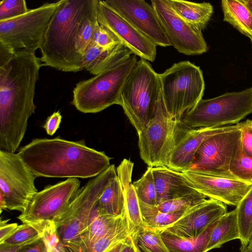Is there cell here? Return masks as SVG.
<instances>
[{
    "mask_svg": "<svg viewBox=\"0 0 252 252\" xmlns=\"http://www.w3.org/2000/svg\"><path fill=\"white\" fill-rule=\"evenodd\" d=\"M43 66L35 53H14L0 66V150L15 153L35 113V86Z\"/></svg>",
    "mask_w": 252,
    "mask_h": 252,
    "instance_id": "1",
    "label": "cell"
},
{
    "mask_svg": "<svg viewBox=\"0 0 252 252\" xmlns=\"http://www.w3.org/2000/svg\"><path fill=\"white\" fill-rule=\"evenodd\" d=\"M18 153L37 177H95L111 165L110 157L88 147L83 140L36 138Z\"/></svg>",
    "mask_w": 252,
    "mask_h": 252,
    "instance_id": "2",
    "label": "cell"
},
{
    "mask_svg": "<svg viewBox=\"0 0 252 252\" xmlns=\"http://www.w3.org/2000/svg\"><path fill=\"white\" fill-rule=\"evenodd\" d=\"M91 0H63L52 17L40 48L43 66L63 72L83 69L76 50L78 32Z\"/></svg>",
    "mask_w": 252,
    "mask_h": 252,
    "instance_id": "3",
    "label": "cell"
},
{
    "mask_svg": "<svg viewBox=\"0 0 252 252\" xmlns=\"http://www.w3.org/2000/svg\"><path fill=\"white\" fill-rule=\"evenodd\" d=\"M117 176L115 165H111L80 189L54 220L63 252H82L91 214L105 189Z\"/></svg>",
    "mask_w": 252,
    "mask_h": 252,
    "instance_id": "4",
    "label": "cell"
},
{
    "mask_svg": "<svg viewBox=\"0 0 252 252\" xmlns=\"http://www.w3.org/2000/svg\"><path fill=\"white\" fill-rule=\"evenodd\" d=\"M160 95L159 74L148 61L138 60L123 87L119 103L137 134L154 118Z\"/></svg>",
    "mask_w": 252,
    "mask_h": 252,
    "instance_id": "5",
    "label": "cell"
},
{
    "mask_svg": "<svg viewBox=\"0 0 252 252\" xmlns=\"http://www.w3.org/2000/svg\"><path fill=\"white\" fill-rule=\"evenodd\" d=\"M137 61V56L132 54L115 66L78 82L73 90L71 104L83 113H96L119 105L123 87Z\"/></svg>",
    "mask_w": 252,
    "mask_h": 252,
    "instance_id": "6",
    "label": "cell"
},
{
    "mask_svg": "<svg viewBox=\"0 0 252 252\" xmlns=\"http://www.w3.org/2000/svg\"><path fill=\"white\" fill-rule=\"evenodd\" d=\"M166 108L174 118L181 119L202 99L205 82L200 67L189 61L173 64L159 74Z\"/></svg>",
    "mask_w": 252,
    "mask_h": 252,
    "instance_id": "7",
    "label": "cell"
},
{
    "mask_svg": "<svg viewBox=\"0 0 252 252\" xmlns=\"http://www.w3.org/2000/svg\"><path fill=\"white\" fill-rule=\"evenodd\" d=\"M252 113V87L217 97L202 98L181 120L190 128L217 127L238 124Z\"/></svg>",
    "mask_w": 252,
    "mask_h": 252,
    "instance_id": "8",
    "label": "cell"
},
{
    "mask_svg": "<svg viewBox=\"0 0 252 252\" xmlns=\"http://www.w3.org/2000/svg\"><path fill=\"white\" fill-rule=\"evenodd\" d=\"M62 0L45 3L17 17L0 21V43L14 53H35Z\"/></svg>",
    "mask_w": 252,
    "mask_h": 252,
    "instance_id": "9",
    "label": "cell"
},
{
    "mask_svg": "<svg viewBox=\"0 0 252 252\" xmlns=\"http://www.w3.org/2000/svg\"><path fill=\"white\" fill-rule=\"evenodd\" d=\"M185 126L181 119L169 114L161 92L154 118L138 133L140 156L148 167L166 166L170 151Z\"/></svg>",
    "mask_w": 252,
    "mask_h": 252,
    "instance_id": "10",
    "label": "cell"
},
{
    "mask_svg": "<svg viewBox=\"0 0 252 252\" xmlns=\"http://www.w3.org/2000/svg\"><path fill=\"white\" fill-rule=\"evenodd\" d=\"M36 178L18 153L0 150V197L7 209L21 213L27 210L38 191Z\"/></svg>",
    "mask_w": 252,
    "mask_h": 252,
    "instance_id": "11",
    "label": "cell"
},
{
    "mask_svg": "<svg viewBox=\"0 0 252 252\" xmlns=\"http://www.w3.org/2000/svg\"><path fill=\"white\" fill-rule=\"evenodd\" d=\"M242 153L238 123L234 128L205 139L197 149L188 170L234 176L230 173L229 167L232 161Z\"/></svg>",
    "mask_w": 252,
    "mask_h": 252,
    "instance_id": "12",
    "label": "cell"
},
{
    "mask_svg": "<svg viewBox=\"0 0 252 252\" xmlns=\"http://www.w3.org/2000/svg\"><path fill=\"white\" fill-rule=\"evenodd\" d=\"M80 186L77 178H69L45 187L34 194L27 210L18 219L23 223L34 224L54 221L66 209Z\"/></svg>",
    "mask_w": 252,
    "mask_h": 252,
    "instance_id": "13",
    "label": "cell"
},
{
    "mask_svg": "<svg viewBox=\"0 0 252 252\" xmlns=\"http://www.w3.org/2000/svg\"><path fill=\"white\" fill-rule=\"evenodd\" d=\"M151 2L171 46L186 55H200L208 51L201 32L178 15L168 0H152Z\"/></svg>",
    "mask_w": 252,
    "mask_h": 252,
    "instance_id": "14",
    "label": "cell"
},
{
    "mask_svg": "<svg viewBox=\"0 0 252 252\" xmlns=\"http://www.w3.org/2000/svg\"><path fill=\"white\" fill-rule=\"evenodd\" d=\"M182 173L197 191L226 205L236 207L252 187V182L234 176L191 170Z\"/></svg>",
    "mask_w": 252,
    "mask_h": 252,
    "instance_id": "15",
    "label": "cell"
},
{
    "mask_svg": "<svg viewBox=\"0 0 252 252\" xmlns=\"http://www.w3.org/2000/svg\"><path fill=\"white\" fill-rule=\"evenodd\" d=\"M96 13L99 24L109 30L133 54L149 62L155 60L157 46L103 0H98Z\"/></svg>",
    "mask_w": 252,
    "mask_h": 252,
    "instance_id": "16",
    "label": "cell"
},
{
    "mask_svg": "<svg viewBox=\"0 0 252 252\" xmlns=\"http://www.w3.org/2000/svg\"><path fill=\"white\" fill-rule=\"evenodd\" d=\"M103 1L157 46H171L152 4L144 0Z\"/></svg>",
    "mask_w": 252,
    "mask_h": 252,
    "instance_id": "17",
    "label": "cell"
},
{
    "mask_svg": "<svg viewBox=\"0 0 252 252\" xmlns=\"http://www.w3.org/2000/svg\"><path fill=\"white\" fill-rule=\"evenodd\" d=\"M236 126V124L193 129L185 125L170 151L166 166L180 172L189 169L197 149L205 139L215 134L232 129Z\"/></svg>",
    "mask_w": 252,
    "mask_h": 252,
    "instance_id": "18",
    "label": "cell"
},
{
    "mask_svg": "<svg viewBox=\"0 0 252 252\" xmlns=\"http://www.w3.org/2000/svg\"><path fill=\"white\" fill-rule=\"evenodd\" d=\"M227 213L226 204L210 198L186 210L165 230L185 237H196Z\"/></svg>",
    "mask_w": 252,
    "mask_h": 252,
    "instance_id": "19",
    "label": "cell"
},
{
    "mask_svg": "<svg viewBox=\"0 0 252 252\" xmlns=\"http://www.w3.org/2000/svg\"><path fill=\"white\" fill-rule=\"evenodd\" d=\"M152 170L157 190V205L198 192L182 172L166 166L152 167Z\"/></svg>",
    "mask_w": 252,
    "mask_h": 252,
    "instance_id": "20",
    "label": "cell"
},
{
    "mask_svg": "<svg viewBox=\"0 0 252 252\" xmlns=\"http://www.w3.org/2000/svg\"><path fill=\"white\" fill-rule=\"evenodd\" d=\"M132 54L123 42L104 48L92 41L83 57L82 67L96 75L126 60Z\"/></svg>",
    "mask_w": 252,
    "mask_h": 252,
    "instance_id": "21",
    "label": "cell"
},
{
    "mask_svg": "<svg viewBox=\"0 0 252 252\" xmlns=\"http://www.w3.org/2000/svg\"><path fill=\"white\" fill-rule=\"evenodd\" d=\"M133 167V163L129 159L124 158L117 168V177L123 191L125 211L131 235L145 226L139 199L131 181Z\"/></svg>",
    "mask_w": 252,
    "mask_h": 252,
    "instance_id": "22",
    "label": "cell"
},
{
    "mask_svg": "<svg viewBox=\"0 0 252 252\" xmlns=\"http://www.w3.org/2000/svg\"><path fill=\"white\" fill-rule=\"evenodd\" d=\"M168 1L178 15L201 32L206 27L213 13V7L209 2L197 3L181 0Z\"/></svg>",
    "mask_w": 252,
    "mask_h": 252,
    "instance_id": "23",
    "label": "cell"
},
{
    "mask_svg": "<svg viewBox=\"0 0 252 252\" xmlns=\"http://www.w3.org/2000/svg\"><path fill=\"white\" fill-rule=\"evenodd\" d=\"M218 220L196 237H182L166 230L162 231L161 237L170 252H208L210 235Z\"/></svg>",
    "mask_w": 252,
    "mask_h": 252,
    "instance_id": "24",
    "label": "cell"
},
{
    "mask_svg": "<svg viewBox=\"0 0 252 252\" xmlns=\"http://www.w3.org/2000/svg\"><path fill=\"white\" fill-rule=\"evenodd\" d=\"M223 21L231 24L252 41V14L242 0H223Z\"/></svg>",
    "mask_w": 252,
    "mask_h": 252,
    "instance_id": "25",
    "label": "cell"
},
{
    "mask_svg": "<svg viewBox=\"0 0 252 252\" xmlns=\"http://www.w3.org/2000/svg\"><path fill=\"white\" fill-rule=\"evenodd\" d=\"M237 239H240V234L235 208L218 220L211 233L207 251L220 248L224 243Z\"/></svg>",
    "mask_w": 252,
    "mask_h": 252,
    "instance_id": "26",
    "label": "cell"
},
{
    "mask_svg": "<svg viewBox=\"0 0 252 252\" xmlns=\"http://www.w3.org/2000/svg\"><path fill=\"white\" fill-rule=\"evenodd\" d=\"M100 216L117 217L125 211V203L122 187L117 176L108 185L96 204Z\"/></svg>",
    "mask_w": 252,
    "mask_h": 252,
    "instance_id": "27",
    "label": "cell"
},
{
    "mask_svg": "<svg viewBox=\"0 0 252 252\" xmlns=\"http://www.w3.org/2000/svg\"><path fill=\"white\" fill-rule=\"evenodd\" d=\"M131 235L125 211L108 231L93 245L90 252H107Z\"/></svg>",
    "mask_w": 252,
    "mask_h": 252,
    "instance_id": "28",
    "label": "cell"
},
{
    "mask_svg": "<svg viewBox=\"0 0 252 252\" xmlns=\"http://www.w3.org/2000/svg\"><path fill=\"white\" fill-rule=\"evenodd\" d=\"M143 223L148 227L165 230L176 221L186 211L172 213L160 211L157 207L139 200Z\"/></svg>",
    "mask_w": 252,
    "mask_h": 252,
    "instance_id": "29",
    "label": "cell"
},
{
    "mask_svg": "<svg viewBox=\"0 0 252 252\" xmlns=\"http://www.w3.org/2000/svg\"><path fill=\"white\" fill-rule=\"evenodd\" d=\"M97 1L98 0H91L78 32L76 50L83 59L88 47L93 41V35L98 24L96 13Z\"/></svg>",
    "mask_w": 252,
    "mask_h": 252,
    "instance_id": "30",
    "label": "cell"
},
{
    "mask_svg": "<svg viewBox=\"0 0 252 252\" xmlns=\"http://www.w3.org/2000/svg\"><path fill=\"white\" fill-rule=\"evenodd\" d=\"M120 216H100L96 205L91 214L89 225L83 240L82 252H90L94 243L108 231Z\"/></svg>",
    "mask_w": 252,
    "mask_h": 252,
    "instance_id": "31",
    "label": "cell"
},
{
    "mask_svg": "<svg viewBox=\"0 0 252 252\" xmlns=\"http://www.w3.org/2000/svg\"><path fill=\"white\" fill-rule=\"evenodd\" d=\"M162 230L145 225L131 236L140 252H170L162 240Z\"/></svg>",
    "mask_w": 252,
    "mask_h": 252,
    "instance_id": "32",
    "label": "cell"
},
{
    "mask_svg": "<svg viewBox=\"0 0 252 252\" xmlns=\"http://www.w3.org/2000/svg\"><path fill=\"white\" fill-rule=\"evenodd\" d=\"M241 245L248 244L252 233V187L236 207Z\"/></svg>",
    "mask_w": 252,
    "mask_h": 252,
    "instance_id": "33",
    "label": "cell"
},
{
    "mask_svg": "<svg viewBox=\"0 0 252 252\" xmlns=\"http://www.w3.org/2000/svg\"><path fill=\"white\" fill-rule=\"evenodd\" d=\"M148 167L143 176L133 183L138 199L146 204L157 205V194L152 170Z\"/></svg>",
    "mask_w": 252,
    "mask_h": 252,
    "instance_id": "34",
    "label": "cell"
},
{
    "mask_svg": "<svg viewBox=\"0 0 252 252\" xmlns=\"http://www.w3.org/2000/svg\"><path fill=\"white\" fill-rule=\"evenodd\" d=\"M206 197L197 192L195 193L162 202L157 205L158 208L164 213L186 211L204 201Z\"/></svg>",
    "mask_w": 252,
    "mask_h": 252,
    "instance_id": "35",
    "label": "cell"
},
{
    "mask_svg": "<svg viewBox=\"0 0 252 252\" xmlns=\"http://www.w3.org/2000/svg\"><path fill=\"white\" fill-rule=\"evenodd\" d=\"M39 236H41V230L38 225L23 223L22 224L18 225L13 233L1 243L8 245L19 244Z\"/></svg>",
    "mask_w": 252,
    "mask_h": 252,
    "instance_id": "36",
    "label": "cell"
},
{
    "mask_svg": "<svg viewBox=\"0 0 252 252\" xmlns=\"http://www.w3.org/2000/svg\"><path fill=\"white\" fill-rule=\"evenodd\" d=\"M229 172L242 181L252 182V158L247 157L242 153L231 163Z\"/></svg>",
    "mask_w": 252,
    "mask_h": 252,
    "instance_id": "37",
    "label": "cell"
},
{
    "mask_svg": "<svg viewBox=\"0 0 252 252\" xmlns=\"http://www.w3.org/2000/svg\"><path fill=\"white\" fill-rule=\"evenodd\" d=\"M29 9L25 0H1L0 1V21L17 17L26 13Z\"/></svg>",
    "mask_w": 252,
    "mask_h": 252,
    "instance_id": "38",
    "label": "cell"
},
{
    "mask_svg": "<svg viewBox=\"0 0 252 252\" xmlns=\"http://www.w3.org/2000/svg\"><path fill=\"white\" fill-rule=\"evenodd\" d=\"M38 224L41 228V236L45 239L52 252H63L57 233L54 221H48Z\"/></svg>",
    "mask_w": 252,
    "mask_h": 252,
    "instance_id": "39",
    "label": "cell"
},
{
    "mask_svg": "<svg viewBox=\"0 0 252 252\" xmlns=\"http://www.w3.org/2000/svg\"><path fill=\"white\" fill-rule=\"evenodd\" d=\"M93 42L104 48H109L122 42L109 30L99 23L95 28Z\"/></svg>",
    "mask_w": 252,
    "mask_h": 252,
    "instance_id": "40",
    "label": "cell"
},
{
    "mask_svg": "<svg viewBox=\"0 0 252 252\" xmlns=\"http://www.w3.org/2000/svg\"><path fill=\"white\" fill-rule=\"evenodd\" d=\"M241 132V143L243 153L252 158V120L239 123Z\"/></svg>",
    "mask_w": 252,
    "mask_h": 252,
    "instance_id": "41",
    "label": "cell"
},
{
    "mask_svg": "<svg viewBox=\"0 0 252 252\" xmlns=\"http://www.w3.org/2000/svg\"><path fill=\"white\" fill-rule=\"evenodd\" d=\"M18 252H52L45 239L41 236L28 244Z\"/></svg>",
    "mask_w": 252,
    "mask_h": 252,
    "instance_id": "42",
    "label": "cell"
},
{
    "mask_svg": "<svg viewBox=\"0 0 252 252\" xmlns=\"http://www.w3.org/2000/svg\"><path fill=\"white\" fill-rule=\"evenodd\" d=\"M62 115L59 111L54 112L46 121L43 126L47 134L53 135L59 128L61 121Z\"/></svg>",
    "mask_w": 252,
    "mask_h": 252,
    "instance_id": "43",
    "label": "cell"
},
{
    "mask_svg": "<svg viewBox=\"0 0 252 252\" xmlns=\"http://www.w3.org/2000/svg\"><path fill=\"white\" fill-rule=\"evenodd\" d=\"M8 220H0V243L9 237L18 226L17 223H8Z\"/></svg>",
    "mask_w": 252,
    "mask_h": 252,
    "instance_id": "44",
    "label": "cell"
},
{
    "mask_svg": "<svg viewBox=\"0 0 252 252\" xmlns=\"http://www.w3.org/2000/svg\"><path fill=\"white\" fill-rule=\"evenodd\" d=\"M41 236L36 237L26 242L16 244V245H8L4 243L0 244V252H18L26 245L30 244L37 240Z\"/></svg>",
    "mask_w": 252,
    "mask_h": 252,
    "instance_id": "45",
    "label": "cell"
},
{
    "mask_svg": "<svg viewBox=\"0 0 252 252\" xmlns=\"http://www.w3.org/2000/svg\"><path fill=\"white\" fill-rule=\"evenodd\" d=\"M120 252H140L131 235L125 242Z\"/></svg>",
    "mask_w": 252,
    "mask_h": 252,
    "instance_id": "46",
    "label": "cell"
},
{
    "mask_svg": "<svg viewBox=\"0 0 252 252\" xmlns=\"http://www.w3.org/2000/svg\"><path fill=\"white\" fill-rule=\"evenodd\" d=\"M126 241L121 242L118 243L107 252H120Z\"/></svg>",
    "mask_w": 252,
    "mask_h": 252,
    "instance_id": "47",
    "label": "cell"
},
{
    "mask_svg": "<svg viewBox=\"0 0 252 252\" xmlns=\"http://www.w3.org/2000/svg\"><path fill=\"white\" fill-rule=\"evenodd\" d=\"M252 14V0H242Z\"/></svg>",
    "mask_w": 252,
    "mask_h": 252,
    "instance_id": "48",
    "label": "cell"
},
{
    "mask_svg": "<svg viewBox=\"0 0 252 252\" xmlns=\"http://www.w3.org/2000/svg\"><path fill=\"white\" fill-rule=\"evenodd\" d=\"M240 252H252V247H249L248 245H241Z\"/></svg>",
    "mask_w": 252,
    "mask_h": 252,
    "instance_id": "49",
    "label": "cell"
},
{
    "mask_svg": "<svg viewBox=\"0 0 252 252\" xmlns=\"http://www.w3.org/2000/svg\"><path fill=\"white\" fill-rule=\"evenodd\" d=\"M247 245L249 247H252V233L250 238L248 244Z\"/></svg>",
    "mask_w": 252,
    "mask_h": 252,
    "instance_id": "50",
    "label": "cell"
},
{
    "mask_svg": "<svg viewBox=\"0 0 252 252\" xmlns=\"http://www.w3.org/2000/svg\"></svg>",
    "mask_w": 252,
    "mask_h": 252,
    "instance_id": "51",
    "label": "cell"
}]
</instances>
